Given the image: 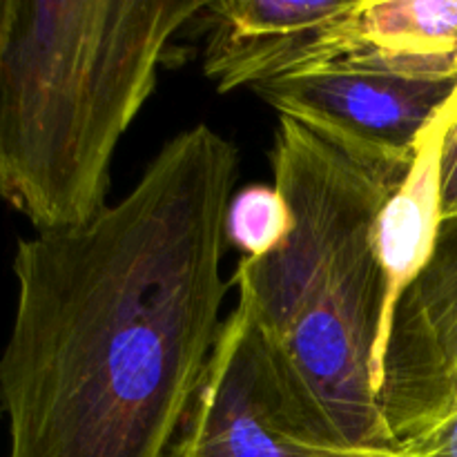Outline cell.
<instances>
[{"instance_id": "10", "label": "cell", "mask_w": 457, "mask_h": 457, "mask_svg": "<svg viewBox=\"0 0 457 457\" xmlns=\"http://www.w3.org/2000/svg\"><path fill=\"white\" fill-rule=\"evenodd\" d=\"M293 217L275 186H254L235 192L226 212V244L248 259L275 253L290 235Z\"/></svg>"}, {"instance_id": "4", "label": "cell", "mask_w": 457, "mask_h": 457, "mask_svg": "<svg viewBox=\"0 0 457 457\" xmlns=\"http://www.w3.org/2000/svg\"><path fill=\"white\" fill-rule=\"evenodd\" d=\"M163 457H393L317 436L286 402L270 355L237 303Z\"/></svg>"}, {"instance_id": "7", "label": "cell", "mask_w": 457, "mask_h": 457, "mask_svg": "<svg viewBox=\"0 0 457 457\" xmlns=\"http://www.w3.org/2000/svg\"><path fill=\"white\" fill-rule=\"evenodd\" d=\"M355 0H208L204 74L221 94L306 70L321 29Z\"/></svg>"}, {"instance_id": "12", "label": "cell", "mask_w": 457, "mask_h": 457, "mask_svg": "<svg viewBox=\"0 0 457 457\" xmlns=\"http://www.w3.org/2000/svg\"><path fill=\"white\" fill-rule=\"evenodd\" d=\"M442 217L457 219V114L442 150Z\"/></svg>"}, {"instance_id": "8", "label": "cell", "mask_w": 457, "mask_h": 457, "mask_svg": "<svg viewBox=\"0 0 457 457\" xmlns=\"http://www.w3.org/2000/svg\"><path fill=\"white\" fill-rule=\"evenodd\" d=\"M330 62L457 80V0H355L321 29L306 70Z\"/></svg>"}, {"instance_id": "6", "label": "cell", "mask_w": 457, "mask_h": 457, "mask_svg": "<svg viewBox=\"0 0 457 457\" xmlns=\"http://www.w3.org/2000/svg\"><path fill=\"white\" fill-rule=\"evenodd\" d=\"M378 402L393 446L457 409V219L397 303Z\"/></svg>"}, {"instance_id": "3", "label": "cell", "mask_w": 457, "mask_h": 457, "mask_svg": "<svg viewBox=\"0 0 457 457\" xmlns=\"http://www.w3.org/2000/svg\"><path fill=\"white\" fill-rule=\"evenodd\" d=\"M208 0H9L0 52V199L36 232L107 208L116 145L170 40Z\"/></svg>"}, {"instance_id": "14", "label": "cell", "mask_w": 457, "mask_h": 457, "mask_svg": "<svg viewBox=\"0 0 457 457\" xmlns=\"http://www.w3.org/2000/svg\"><path fill=\"white\" fill-rule=\"evenodd\" d=\"M0 418H3V404H0Z\"/></svg>"}, {"instance_id": "13", "label": "cell", "mask_w": 457, "mask_h": 457, "mask_svg": "<svg viewBox=\"0 0 457 457\" xmlns=\"http://www.w3.org/2000/svg\"><path fill=\"white\" fill-rule=\"evenodd\" d=\"M7 21H9V0H0V52H3L4 31H7Z\"/></svg>"}, {"instance_id": "5", "label": "cell", "mask_w": 457, "mask_h": 457, "mask_svg": "<svg viewBox=\"0 0 457 457\" xmlns=\"http://www.w3.org/2000/svg\"><path fill=\"white\" fill-rule=\"evenodd\" d=\"M455 87L457 80H418L330 62L263 80L253 89L279 116L297 120L344 154L409 172L420 134Z\"/></svg>"}, {"instance_id": "11", "label": "cell", "mask_w": 457, "mask_h": 457, "mask_svg": "<svg viewBox=\"0 0 457 457\" xmlns=\"http://www.w3.org/2000/svg\"><path fill=\"white\" fill-rule=\"evenodd\" d=\"M395 457H457V409L428 431L393 446Z\"/></svg>"}, {"instance_id": "9", "label": "cell", "mask_w": 457, "mask_h": 457, "mask_svg": "<svg viewBox=\"0 0 457 457\" xmlns=\"http://www.w3.org/2000/svg\"><path fill=\"white\" fill-rule=\"evenodd\" d=\"M457 114V87L436 119L418 138L413 163L397 190L382 205L375 221L373 244L382 270L384 303L375 342L378 397L382 388L384 355L391 339L393 317L402 295L420 277L436 250L442 217V150Z\"/></svg>"}, {"instance_id": "2", "label": "cell", "mask_w": 457, "mask_h": 457, "mask_svg": "<svg viewBox=\"0 0 457 457\" xmlns=\"http://www.w3.org/2000/svg\"><path fill=\"white\" fill-rule=\"evenodd\" d=\"M270 168L293 228L275 253L241 259L237 303L303 427L344 446L393 449L375 379L384 286L373 230L406 172L353 159L288 116Z\"/></svg>"}, {"instance_id": "15", "label": "cell", "mask_w": 457, "mask_h": 457, "mask_svg": "<svg viewBox=\"0 0 457 457\" xmlns=\"http://www.w3.org/2000/svg\"><path fill=\"white\" fill-rule=\"evenodd\" d=\"M393 457H395V451H393Z\"/></svg>"}, {"instance_id": "1", "label": "cell", "mask_w": 457, "mask_h": 457, "mask_svg": "<svg viewBox=\"0 0 457 457\" xmlns=\"http://www.w3.org/2000/svg\"><path fill=\"white\" fill-rule=\"evenodd\" d=\"M237 172V147L195 125L96 219L18 239L7 457L165 455L223 324Z\"/></svg>"}]
</instances>
